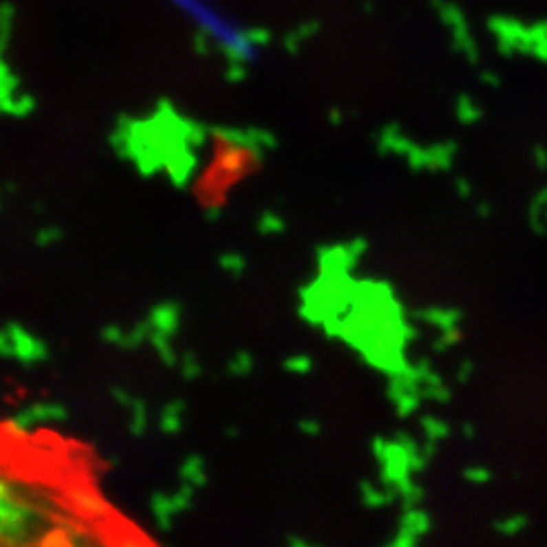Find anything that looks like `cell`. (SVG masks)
Here are the masks:
<instances>
[{
	"instance_id": "cell-1",
	"label": "cell",
	"mask_w": 547,
	"mask_h": 547,
	"mask_svg": "<svg viewBox=\"0 0 547 547\" xmlns=\"http://www.w3.org/2000/svg\"><path fill=\"white\" fill-rule=\"evenodd\" d=\"M259 169L257 148L239 136L217 134L209 140V152L193 181V195L205 209L223 207L237 184Z\"/></svg>"
}]
</instances>
